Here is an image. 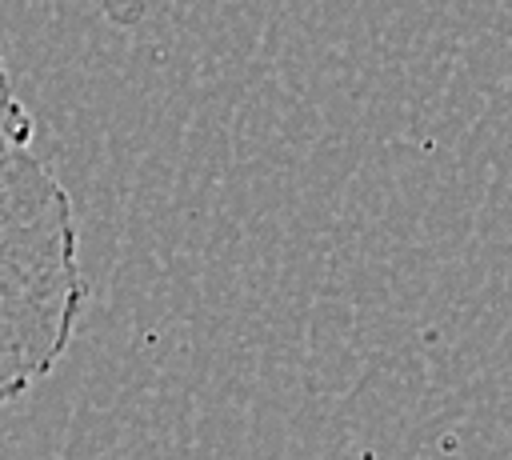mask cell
<instances>
[{
  "instance_id": "obj_1",
  "label": "cell",
  "mask_w": 512,
  "mask_h": 460,
  "mask_svg": "<svg viewBox=\"0 0 512 460\" xmlns=\"http://www.w3.org/2000/svg\"><path fill=\"white\" fill-rule=\"evenodd\" d=\"M88 300L76 208L32 148L0 152V408L48 380Z\"/></svg>"
},
{
  "instance_id": "obj_2",
  "label": "cell",
  "mask_w": 512,
  "mask_h": 460,
  "mask_svg": "<svg viewBox=\"0 0 512 460\" xmlns=\"http://www.w3.org/2000/svg\"><path fill=\"white\" fill-rule=\"evenodd\" d=\"M20 144H36V120L28 112V104L20 100L8 60L0 52V152L4 148H20Z\"/></svg>"
}]
</instances>
